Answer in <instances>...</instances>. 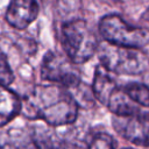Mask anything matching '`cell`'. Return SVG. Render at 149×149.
I'll return each mask as SVG.
<instances>
[{
	"label": "cell",
	"mask_w": 149,
	"mask_h": 149,
	"mask_svg": "<svg viewBox=\"0 0 149 149\" xmlns=\"http://www.w3.org/2000/svg\"><path fill=\"white\" fill-rule=\"evenodd\" d=\"M118 86L116 81L112 77V72L106 70L101 64L97 66L94 77H93V83H92V91L95 97V99L104 104L106 102L108 95L111 92Z\"/></svg>",
	"instance_id": "10"
},
{
	"label": "cell",
	"mask_w": 149,
	"mask_h": 149,
	"mask_svg": "<svg viewBox=\"0 0 149 149\" xmlns=\"http://www.w3.org/2000/svg\"><path fill=\"white\" fill-rule=\"evenodd\" d=\"M79 106L69 88L58 84H37L22 100L21 113L30 120H40L50 127L73 123Z\"/></svg>",
	"instance_id": "1"
},
{
	"label": "cell",
	"mask_w": 149,
	"mask_h": 149,
	"mask_svg": "<svg viewBox=\"0 0 149 149\" xmlns=\"http://www.w3.org/2000/svg\"><path fill=\"white\" fill-rule=\"evenodd\" d=\"M22 109V100L9 88V86H0V128L14 120Z\"/></svg>",
	"instance_id": "8"
},
{
	"label": "cell",
	"mask_w": 149,
	"mask_h": 149,
	"mask_svg": "<svg viewBox=\"0 0 149 149\" xmlns=\"http://www.w3.org/2000/svg\"><path fill=\"white\" fill-rule=\"evenodd\" d=\"M123 149H132V148H123Z\"/></svg>",
	"instance_id": "16"
},
{
	"label": "cell",
	"mask_w": 149,
	"mask_h": 149,
	"mask_svg": "<svg viewBox=\"0 0 149 149\" xmlns=\"http://www.w3.org/2000/svg\"><path fill=\"white\" fill-rule=\"evenodd\" d=\"M112 123L116 133L127 141L149 147V113L139 111L129 115H114Z\"/></svg>",
	"instance_id": "6"
},
{
	"label": "cell",
	"mask_w": 149,
	"mask_h": 149,
	"mask_svg": "<svg viewBox=\"0 0 149 149\" xmlns=\"http://www.w3.org/2000/svg\"><path fill=\"white\" fill-rule=\"evenodd\" d=\"M0 149H41L33 134L15 130L0 141Z\"/></svg>",
	"instance_id": "11"
},
{
	"label": "cell",
	"mask_w": 149,
	"mask_h": 149,
	"mask_svg": "<svg viewBox=\"0 0 149 149\" xmlns=\"http://www.w3.org/2000/svg\"><path fill=\"white\" fill-rule=\"evenodd\" d=\"M88 149H115V146L112 136L106 133H98L91 139Z\"/></svg>",
	"instance_id": "15"
},
{
	"label": "cell",
	"mask_w": 149,
	"mask_h": 149,
	"mask_svg": "<svg viewBox=\"0 0 149 149\" xmlns=\"http://www.w3.org/2000/svg\"><path fill=\"white\" fill-rule=\"evenodd\" d=\"M14 81V72L6 54L0 48V86H10Z\"/></svg>",
	"instance_id": "14"
},
{
	"label": "cell",
	"mask_w": 149,
	"mask_h": 149,
	"mask_svg": "<svg viewBox=\"0 0 149 149\" xmlns=\"http://www.w3.org/2000/svg\"><path fill=\"white\" fill-rule=\"evenodd\" d=\"M41 78L48 83L58 84L69 90L81 83L77 64L66 55L57 51H49L44 55L41 64Z\"/></svg>",
	"instance_id": "5"
},
{
	"label": "cell",
	"mask_w": 149,
	"mask_h": 149,
	"mask_svg": "<svg viewBox=\"0 0 149 149\" xmlns=\"http://www.w3.org/2000/svg\"><path fill=\"white\" fill-rule=\"evenodd\" d=\"M62 45L65 55L77 65L86 63L97 52V35L85 20L76 19L62 26Z\"/></svg>",
	"instance_id": "3"
},
{
	"label": "cell",
	"mask_w": 149,
	"mask_h": 149,
	"mask_svg": "<svg viewBox=\"0 0 149 149\" xmlns=\"http://www.w3.org/2000/svg\"><path fill=\"white\" fill-rule=\"evenodd\" d=\"M105 106L114 115H129L140 111L139 105L128 95L123 86H116L108 95Z\"/></svg>",
	"instance_id": "9"
},
{
	"label": "cell",
	"mask_w": 149,
	"mask_h": 149,
	"mask_svg": "<svg viewBox=\"0 0 149 149\" xmlns=\"http://www.w3.org/2000/svg\"><path fill=\"white\" fill-rule=\"evenodd\" d=\"M38 12L36 0H10L5 17L9 26L22 30L36 20Z\"/></svg>",
	"instance_id": "7"
},
{
	"label": "cell",
	"mask_w": 149,
	"mask_h": 149,
	"mask_svg": "<svg viewBox=\"0 0 149 149\" xmlns=\"http://www.w3.org/2000/svg\"><path fill=\"white\" fill-rule=\"evenodd\" d=\"M99 33L105 41L118 45L142 48L149 43L148 29L130 26L116 14H109L100 19Z\"/></svg>",
	"instance_id": "4"
},
{
	"label": "cell",
	"mask_w": 149,
	"mask_h": 149,
	"mask_svg": "<svg viewBox=\"0 0 149 149\" xmlns=\"http://www.w3.org/2000/svg\"><path fill=\"white\" fill-rule=\"evenodd\" d=\"M41 149H66L62 139L57 134L50 130H42L40 133H33Z\"/></svg>",
	"instance_id": "13"
},
{
	"label": "cell",
	"mask_w": 149,
	"mask_h": 149,
	"mask_svg": "<svg viewBox=\"0 0 149 149\" xmlns=\"http://www.w3.org/2000/svg\"><path fill=\"white\" fill-rule=\"evenodd\" d=\"M123 88L139 106L149 107V86L140 83H129Z\"/></svg>",
	"instance_id": "12"
},
{
	"label": "cell",
	"mask_w": 149,
	"mask_h": 149,
	"mask_svg": "<svg viewBox=\"0 0 149 149\" xmlns=\"http://www.w3.org/2000/svg\"><path fill=\"white\" fill-rule=\"evenodd\" d=\"M98 56L100 64L112 73L136 76L149 68V57L140 49L109 43H99Z\"/></svg>",
	"instance_id": "2"
}]
</instances>
